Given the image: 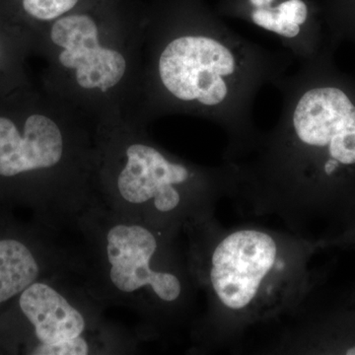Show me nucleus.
Instances as JSON below:
<instances>
[{
	"label": "nucleus",
	"instance_id": "nucleus-11",
	"mask_svg": "<svg viewBox=\"0 0 355 355\" xmlns=\"http://www.w3.org/2000/svg\"><path fill=\"white\" fill-rule=\"evenodd\" d=\"M253 20L257 25L265 28L268 31L277 33L286 38H293L300 32L298 25H289L282 22L275 11L259 8L253 13Z\"/></svg>",
	"mask_w": 355,
	"mask_h": 355
},
{
	"label": "nucleus",
	"instance_id": "nucleus-3",
	"mask_svg": "<svg viewBox=\"0 0 355 355\" xmlns=\"http://www.w3.org/2000/svg\"><path fill=\"white\" fill-rule=\"evenodd\" d=\"M188 168L171 162L155 147L130 142L121 164L97 188L99 202L114 214L158 230L183 211Z\"/></svg>",
	"mask_w": 355,
	"mask_h": 355
},
{
	"label": "nucleus",
	"instance_id": "nucleus-2",
	"mask_svg": "<svg viewBox=\"0 0 355 355\" xmlns=\"http://www.w3.org/2000/svg\"><path fill=\"white\" fill-rule=\"evenodd\" d=\"M71 273L44 277L18 297V308L32 338L33 355L125 354L135 350V336L108 321L101 302Z\"/></svg>",
	"mask_w": 355,
	"mask_h": 355
},
{
	"label": "nucleus",
	"instance_id": "nucleus-1",
	"mask_svg": "<svg viewBox=\"0 0 355 355\" xmlns=\"http://www.w3.org/2000/svg\"><path fill=\"white\" fill-rule=\"evenodd\" d=\"M73 225L83 241L76 252V273L103 305L151 316L161 306L175 305L181 299L183 282L163 266L158 230L118 216L100 202Z\"/></svg>",
	"mask_w": 355,
	"mask_h": 355
},
{
	"label": "nucleus",
	"instance_id": "nucleus-4",
	"mask_svg": "<svg viewBox=\"0 0 355 355\" xmlns=\"http://www.w3.org/2000/svg\"><path fill=\"white\" fill-rule=\"evenodd\" d=\"M282 268L277 243L270 235L257 230L237 231L214 250L210 282L229 309L249 311L270 295Z\"/></svg>",
	"mask_w": 355,
	"mask_h": 355
},
{
	"label": "nucleus",
	"instance_id": "nucleus-6",
	"mask_svg": "<svg viewBox=\"0 0 355 355\" xmlns=\"http://www.w3.org/2000/svg\"><path fill=\"white\" fill-rule=\"evenodd\" d=\"M293 125L301 141L327 147L338 165L355 164V106L340 89L308 91L298 102Z\"/></svg>",
	"mask_w": 355,
	"mask_h": 355
},
{
	"label": "nucleus",
	"instance_id": "nucleus-9",
	"mask_svg": "<svg viewBox=\"0 0 355 355\" xmlns=\"http://www.w3.org/2000/svg\"><path fill=\"white\" fill-rule=\"evenodd\" d=\"M76 270V252L58 246L55 240L34 247L17 238H1L0 305L17 297L37 280Z\"/></svg>",
	"mask_w": 355,
	"mask_h": 355
},
{
	"label": "nucleus",
	"instance_id": "nucleus-8",
	"mask_svg": "<svg viewBox=\"0 0 355 355\" xmlns=\"http://www.w3.org/2000/svg\"><path fill=\"white\" fill-rule=\"evenodd\" d=\"M65 153L64 133L49 116H30L23 135L12 121L0 116V177L55 173L64 164Z\"/></svg>",
	"mask_w": 355,
	"mask_h": 355
},
{
	"label": "nucleus",
	"instance_id": "nucleus-13",
	"mask_svg": "<svg viewBox=\"0 0 355 355\" xmlns=\"http://www.w3.org/2000/svg\"><path fill=\"white\" fill-rule=\"evenodd\" d=\"M253 6L261 8V7L268 6V3L273 1V0H250Z\"/></svg>",
	"mask_w": 355,
	"mask_h": 355
},
{
	"label": "nucleus",
	"instance_id": "nucleus-7",
	"mask_svg": "<svg viewBox=\"0 0 355 355\" xmlns=\"http://www.w3.org/2000/svg\"><path fill=\"white\" fill-rule=\"evenodd\" d=\"M51 40L64 51L60 64L76 69L77 83L85 89L106 92L120 83L127 64L119 51L100 46L97 25L86 15L62 18L51 28Z\"/></svg>",
	"mask_w": 355,
	"mask_h": 355
},
{
	"label": "nucleus",
	"instance_id": "nucleus-5",
	"mask_svg": "<svg viewBox=\"0 0 355 355\" xmlns=\"http://www.w3.org/2000/svg\"><path fill=\"white\" fill-rule=\"evenodd\" d=\"M235 69L231 51L207 37H182L171 42L161 55L159 73L170 92L183 101L207 106L225 99L227 85L222 76Z\"/></svg>",
	"mask_w": 355,
	"mask_h": 355
},
{
	"label": "nucleus",
	"instance_id": "nucleus-12",
	"mask_svg": "<svg viewBox=\"0 0 355 355\" xmlns=\"http://www.w3.org/2000/svg\"><path fill=\"white\" fill-rule=\"evenodd\" d=\"M275 12L282 22L289 25H302L308 15L307 6L302 0L282 2Z\"/></svg>",
	"mask_w": 355,
	"mask_h": 355
},
{
	"label": "nucleus",
	"instance_id": "nucleus-14",
	"mask_svg": "<svg viewBox=\"0 0 355 355\" xmlns=\"http://www.w3.org/2000/svg\"><path fill=\"white\" fill-rule=\"evenodd\" d=\"M347 354L355 355V347H352V349H347Z\"/></svg>",
	"mask_w": 355,
	"mask_h": 355
},
{
	"label": "nucleus",
	"instance_id": "nucleus-10",
	"mask_svg": "<svg viewBox=\"0 0 355 355\" xmlns=\"http://www.w3.org/2000/svg\"><path fill=\"white\" fill-rule=\"evenodd\" d=\"M78 0H23L26 12L40 20H53L73 8Z\"/></svg>",
	"mask_w": 355,
	"mask_h": 355
}]
</instances>
